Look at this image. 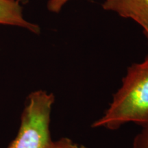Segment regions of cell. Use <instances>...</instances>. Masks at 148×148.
I'll return each instance as SVG.
<instances>
[{
  "mask_svg": "<svg viewBox=\"0 0 148 148\" xmlns=\"http://www.w3.org/2000/svg\"><path fill=\"white\" fill-rule=\"evenodd\" d=\"M141 127V130L133 141V148H148V120Z\"/></svg>",
  "mask_w": 148,
  "mask_h": 148,
  "instance_id": "5b68a950",
  "label": "cell"
},
{
  "mask_svg": "<svg viewBox=\"0 0 148 148\" xmlns=\"http://www.w3.org/2000/svg\"><path fill=\"white\" fill-rule=\"evenodd\" d=\"M51 148H87L84 145H79L74 142L71 138L63 137L60 139L53 141Z\"/></svg>",
  "mask_w": 148,
  "mask_h": 148,
  "instance_id": "8992f818",
  "label": "cell"
},
{
  "mask_svg": "<svg viewBox=\"0 0 148 148\" xmlns=\"http://www.w3.org/2000/svg\"><path fill=\"white\" fill-rule=\"evenodd\" d=\"M148 120V54L139 63L127 68L121 86L114 94L112 102L92 127L110 130L130 122L143 125Z\"/></svg>",
  "mask_w": 148,
  "mask_h": 148,
  "instance_id": "6da1fadb",
  "label": "cell"
},
{
  "mask_svg": "<svg viewBox=\"0 0 148 148\" xmlns=\"http://www.w3.org/2000/svg\"><path fill=\"white\" fill-rule=\"evenodd\" d=\"M102 7L136 22L143 28L148 41V0H105Z\"/></svg>",
  "mask_w": 148,
  "mask_h": 148,
  "instance_id": "3957f363",
  "label": "cell"
},
{
  "mask_svg": "<svg viewBox=\"0 0 148 148\" xmlns=\"http://www.w3.org/2000/svg\"><path fill=\"white\" fill-rule=\"evenodd\" d=\"M18 1H19L20 3H27V1H29V0H18Z\"/></svg>",
  "mask_w": 148,
  "mask_h": 148,
  "instance_id": "ba28073f",
  "label": "cell"
},
{
  "mask_svg": "<svg viewBox=\"0 0 148 148\" xmlns=\"http://www.w3.org/2000/svg\"><path fill=\"white\" fill-rule=\"evenodd\" d=\"M69 1V0H49L47 5L48 10L54 13H58L64 4Z\"/></svg>",
  "mask_w": 148,
  "mask_h": 148,
  "instance_id": "52a82bcc",
  "label": "cell"
},
{
  "mask_svg": "<svg viewBox=\"0 0 148 148\" xmlns=\"http://www.w3.org/2000/svg\"><path fill=\"white\" fill-rule=\"evenodd\" d=\"M0 25L26 29L34 34L40 33V27L24 18L23 8L18 0H0Z\"/></svg>",
  "mask_w": 148,
  "mask_h": 148,
  "instance_id": "277c9868",
  "label": "cell"
},
{
  "mask_svg": "<svg viewBox=\"0 0 148 148\" xmlns=\"http://www.w3.org/2000/svg\"><path fill=\"white\" fill-rule=\"evenodd\" d=\"M55 97L53 93L38 90L27 97L21 116L17 135L7 148H51L50 117Z\"/></svg>",
  "mask_w": 148,
  "mask_h": 148,
  "instance_id": "7a4b0ae2",
  "label": "cell"
}]
</instances>
